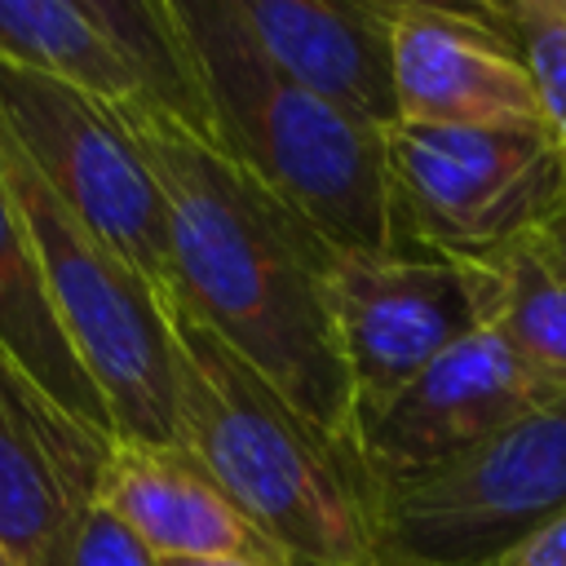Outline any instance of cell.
Returning <instances> with one entry per match:
<instances>
[{
	"label": "cell",
	"mask_w": 566,
	"mask_h": 566,
	"mask_svg": "<svg viewBox=\"0 0 566 566\" xmlns=\"http://www.w3.org/2000/svg\"><path fill=\"white\" fill-rule=\"evenodd\" d=\"M111 447L0 354V539L22 566H66Z\"/></svg>",
	"instance_id": "11"
},
{
	"label": "cell",
	"mask_w": 566,
	"mask_h": 566,
	"mask_svg": "<svg viewBox=\"0 0 566 566\" xmlns=\"http://www.w3.org/2000/svg\"><path fill=\"white\" fill-rule=\"evenodd\" d=\"M531 243H535V252H539V256H544V261L566 279V208H562L544 230H535V234H531Z\"/></svg>",
	"instance_id": "20"
},
{
	"label": "cell",
	"mask_w": 566,
	"mask_h": 566,
	"mask_svg": "<svg viewBox=\"0 0 566 566\" xmlns=\"http://www.w3.org/2000/svg\"><path fill=\"white\" fill-rule=\"evenodd\" d=\"M553 402L566 398H557L491 327H473L358 429V455L371 486L402 482Z\"/></svg>",
	"instance_id": "10"
},
{
	"label": "cell",
	"mask_w": 566,
	"mask_h": 566,
	"mask_svg": "<svg viewBox=\"0 0 566 566\" xmlns=\"http://www.w3.org/2000/svg\"><path fill=\"white\" fill-rule=\"evenodd\" d=\"M0 62L106 106L159 111L212 142L172 0H0Z\"/></svg>",
	"instance_id": "8"
},
{
	"label": "cell",
	"mask_w": 566,
	"mask_h": 566,
	"mask_svg": "<svg viewBox=\"0 0 566 566\" xmlns=\"http://www.w3.org/2000/svg\"><path fill=\"white\" fill-rule=\"evenodd\" d=\"M164 195L172 296L310 424L358 451L327 305L332 243L186 124L115 106Z\"/></svg>",
	"instance_id": "1"
},
{
	"label": "cell",
	"mask_w": 566,
	"mask_h": 566,
	"mask_svg": "<svg viewBox=\"0 0 566 566\" xmlns=\"http://www.w3.org/2000/svg\"><path fill=\"white\" fill-rule=\"evenodd\" d=\"M327 305L354 389V429L478 327L460 270L424 252L327 256Z\"/></svg>",
	"instance_id": "9"
},
{
	"label": "cell",
	"mask_w": 566,
	"mask_h": 566,
	"mask_svg": "<svg viewBox=\"0 0 566 566\" xmlns=\"http://www.w3.org/2000/svg\"><path fill=\"white\" fill-rule=\"evenodd\" d=\"M389 62L398 124H539L535 84L482 4L389 0Z\"/></svg>",
	"instance_id": "12"
},
{
	"label": "cell",
	"mask_w": 566,
	"mask_h": 566,
	"mask_svg": "<svg viewBox=\"0 0 566 566\" xmlns=\"http://www.w3.org/2000/svg\"><path fill=\"white\" fill-rule=\"evenodd\" d=\"M402 252L486 256L531 239L566 208V172L544 124L385 128Z\"/></svg>",
	"instance_id": "6"
},
{
	"label": "cell",
	"mask_w": 566,
	"mask_h": 566,
	"mask_svg": "<svg viewBox=\"0 0 566 566\" xmlns=\"http://www.w3.org/2000/svg\"><path fill=\"white\" fill-rule=\"evenodd\" d=\"M0 128L40 181L168 301L172 265L164 195L115 106L0 62Z\"/></svg>",
	"instance_id": "7"
},
{
	"label": "cell",
	"mask_w": 566,
	"mask_h": 566,
	"mask_svg": "<svg viewBox=\"0 0 566 566\" xmlns=\"http://www.w3.org/2000/svg\"><path fill=\"white\" fill-rule=\"evenodd\" d=\"M0 354L18 363L66 416L102 438H115V420L93 376L84 371L40 270L31 230L0 177Z\"/></svg>",
	"instance_id": "15"
},
{
	"label": "cell",
	"mask_w": 566,
	"mask_h": 566,
	"mask_svg": "<svg viewBox=\"0 0 566 566\" xmlns=\"http://www.w3.org/2000/svg\"><path fill=\"white\" fill-rule=\"evenodd\" d=\"M0 566H22V562H18V557L4 548V539H0Z\"/></svg>",
	"instance_id": "21"
},
{
	"label": "cell",
	"mask_w": 566,
	"mask_h": 566,
	"mask_svg": "<svg viewBox=\"0 0 566 566\" xmlns=\"http://www.w3.org/2000/svg\"><path fill=\"white\" fill-rule=\"evenodd\" d=\"M0 177L31 230L53 310L106 398L115 438L177 447V363L164 296L40 181L4 128Z\"/></svg>",
	"instance_id": "4"
},
{
	"label": "cell",
	"mask_w": 566,
	"mask_h": 566,
	"mask_svg": "<svg viewBox=\"0 0 566 566\" xmlns=\"http://www.w3.org/2000/svg\"><path fill=\"white\" fill-rule=\"evenodd\" d=\"M482 13L517 49L535 84L539 124L566 172V0H482Z\"/></svg>",
	"instance_id": "17"
},
{
	"label": "cell",
	"mask_w": 566,
	"mask_h": 566,
	"mask_svg": "<svg viewBox=\"0 0 566 566\" xmlns=\"http://www.w3.org/2000/svg\"><path fill=\"white\" fill-rule=\"evenodd\" d=\"M66 566H159V557L102 504H93L75 531Z\"/></svg>",
	"instance_id": "18"
},
{
	"label": "cell",
	"mask_w": 566,
	"mask_h": 566,
	"mask_svg": "<svg viewBox=\"0 0 566 566\" xmlns=\"http://www.w3.org/2000/svg\"><path fill=\"white\" fill-rule=\"evenodd\" d=\"M566 509V402L376 486L380 566H495Z\"/></svg>",
	"instance_id": "5"
},
{
	"label": "cell",
	"mask_w": 566,
	"mask_h": 566,
	"mask_svg": "<svg viewBox=\"0 0 566 566\" xmlns=\"http://www.w3.org/2000/svg\"><path fill=\"white\" fill-rule=\"evenodd\" d=\"M177 363V447L287 566H380L363 455L310 424L186 305L164 301Z\"/></svg>",
	"instance_id": "2"
},
{
	"label": "cell",
	"mask_w": 566,
	"mask_h": 566,
	"mask_svg": "<svg viewBox=\"0 0 566 566\" xmlns=\"http://www.w3.org/2000/svg\"><path fill=\"white\" fill-rule=\"evenodd\" d=\"M261 53L301 88L367 119L398 124L389 0H234Z\"/></svg>",
	"instance_id": "13"
},
{
	"label": "cell",
	"mask_w": 566,
	"mask_h": 566,
	"mask_svg": "<svg viewBox=\"0 0 566 566\" xmlns=\"http://www.w3.org/2000/svg\"><path fill=\"white\" fill-rule=\"evenodd\" d=\"M212 146L340 252H402L389 199L385 128L287 80L252 40L234 0H172Z\"/></svg>",
	"instance_id": "3"
},
{
	"label": "cell",
	"mask_w": 566,
	"mask_h": 566,
	"mask_svg": "<svg viewBox=\"0 0 566 566\" xmlns=\"http://www.w3.org/2000/svg\"><path fill=\"white\" fill-rule=\"evenodd\" d=\"M93 504L115 513L159 562L279 557V548L234 509V500L181 447L115 438Z\"/></svg>",
	"instance_id": "14"
},
{
	"label": "cell",
	"mask_w": 566,
	"mask_h": 566,
	"mask_svg": "<svg viewBox=\"0 0 566 566\" xmlns=\"http://www.w3.org/2000/svg\"><path fill=\"white\" fill-rule=\"evenodd\" d=\"M495 566H566V509L544 522L531 539H522L513 553H504Z\"/></svg>",
	"instance_id": "19"
},
{
	"label": "cell",
	"mask_w": 566,
	"mask_h": 566,
	"mask_svg": "<svg viewBox=\"0 0 566 566\" xmlns=\"http://www.w3.org/2000/svg\"><path fill=\"white\" fill-rule=\"evenodd\" d=\"M451 265L473 296L478 327H491L557 398H566V279L531 239Z\"/></svg>",
	"instance_id": "16"
}]
</instances>
